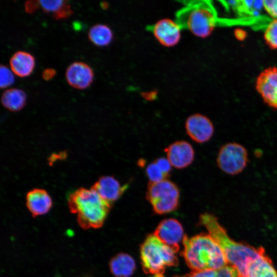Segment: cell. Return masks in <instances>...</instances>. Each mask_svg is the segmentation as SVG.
<instances>
[{"mask_svg": "<svg viewBox=\"0 0 277 277\" xmlns=\"http://www.w3.org/2000/svg\"><path fill=\"white\" fill-rule=\"evenodd\" d=\"M25 10L26 12L31 14L34 13L41 7L39 1H28L25 3Z\"/></svg>", "mask_w": 277, "mask_h": 277, "instance_id": "f1b7e54d", "label": "cell"}, {"mask_svg": "<svg viewBox=\"0 0 277 277\" xmlns=\"http://www.w3.org/2000/svg\"><path fill=\"white\" fill-rule=\"evenodd\" d=\"M146 172L150 182L151 183L161 182L167 177L154 162L147 166Z\"/></svg>", "mask_w": 277, "mask_h": 277, "instance_id": "603a6c76", "label": "cell"}, {"mask_svg": "<svg viewBox=\"0 0 277 277\" xmlns=\"http://www.w3.org/2000/svg\"><path fill=\"white\" fill-rule=\"evenodd\" d=\"M68 204L71 212L77 214L78 223L84 229L101 227L111 205L92 188H81L70 193Z\"/></svg>", "mask_w": 277, "mask_h": 277, "instance_id": "3957f363", "label": "cell"}, {"mask_svg": "<svg viewBox=\"0 0 277 277\" xmlns=\"http://www.w3.org/2000/svg\"><path fill=\"white\" fill-rule=\"evenodd\" d=\"M182 242V255L192 271L219 269L228 265L221 247L208 233L191 238L185 235Z\"/></svg>", "mask_w": 277, "mask_h": 277, "instance_id": "7a4b0ae2", "label": "cell"}, {"mask_svg": "<svg viewBox=\"0 0 277 277\" xmlns=\"http://www.w3.org/2000/svg\"><path fill=\"white\" fill-rule=\"evenodd\" d=\"M234 34L239 40H243L246 36V33L243 30L238 29L235 30Z\"/></svg>", "mask_w": 277, "mask_h": 277, "instance_id": "4dcf8cb0", "label": "cell"}, {"mask_svg": "<svg viewBox=\"0 0 277 277\" xmlns=\"http://www.w3.org/2000/svg\"><path fill=\"white\" fill-rule=\"evenodd\" d=\"M164 151L172 167L177 169L187 167L194 160V149L192 146L186 141L175 142L167 147Z\"/></svg>", "mask_w": 277, "mask_h": 277, "instance_id": "7c38bea8", "label": "cell"}, {"mask_svg": "<svg viewBox=\"0 0 277 277\" xmlns=\"http://www.w3.org/2000/svg\"><path fill=\"white\" fill-rule=\"evenodd\" d=\"M111 272L115 277H130L134 272L135 262L126 253H119L111 259L109 263Z\"/></svg>", "mask_w": 277, "mask_h": 277, "instance_id": "ac0fdd59", "label": "cell"}, {"mask_svg": "<svg viewBox=\"0 0 277 277\" xmlns=\"http://www.w3.org/2000/svg\"><path fill=\"white\" fill-rule=\"evenodd\" d=\"M105 201L111 204L118 200L127 188V185H122L112 176L99 178L91 187Z\"/></svg>", "mask_w": 277, "mask_h": 277, "instance_id": "5bb4252c", "label": "cell"}, {"mask_svg": "<svg viewBox=\"0 0 277 277\" xmlns=\"http://www.w3.org/2000/svg\"><path fill=\"white\" fill-rule=\"evenodd\" d=\"M263 7L271 16L277 18V0L263 1Z\"/></svg>", "mask_w": 277, "mask_h": 277, "instance_id": "83f0119b", "label": "cell"}, {"mask_svg": "<svg viewBox=\"0 0 277 277\" xmlns=\"http://www.w3.org/2000/svg\"><path fill=\"white\" fill-rule=\"evenodd\" d=\"M163 243L176 252L183 242L184 230L182 224L174 219H167L160 223L153 233Z\"/></svg>", "mask_w": 277, "mask_h": 277, "instance_id": "9c48e42d", "label": "cell"}, {"mask_svg": "<svg viewBox=\"0 0 277 277\" xmlns=\"http://www.w3.org/2000/svg\"><path fill=\"white\" fill-rule=\"evenodd\" d=\"M246 277H277V270L265 250L248 265Z\"/></svg>", "mask_w": 277, "mask_h": 277, "instance_id": "2e32d148", "label": "cell"}, {"mask_svg": "<svg viewBox=\"0 0 277 277\" xmlns=\"http://www.w3.org/2000/svg\"><path fill=\"white\" fill-rule=\"evenodd\" d=\"M88 35L90 41L99 47L108 45L113 37V32L110 28L102 24L92 26L88 31Z\"/></svg>", "mask_w": 277, "mask_h": 277, "instance_id": "ffe728a7", "label": "cell"}, {"mask_svg": "<svg viewBox=\"0 0 277 277\" xmlns=\"http://www.w3.org/2000/svg\"><path fill=\"white\" fill-rule=\"evenodd\" d=\"M9 63L12 72L21 77L30 75L35 67L34 56L24 51H18L14 53L10 58Z\"/></svg>", "mask_w": 277, "mask_h": 277, "instance_id": "e0dca14e", "label": "cell"}, {"mask_svg": "<svg viewBox=\"0 0 277 277\" xmlns=\"http://www.w3.org/2000/svg\"><path fill=\"white\" fill-rule=\"evenodd\" d=\"M52 205V200L44 189H34L27 194L26 206L34 217L47 213Z\"/></svg>", "mask_w": 277, "mask_h": 277, "instance_id": "9a60e30c", "label": "cell"}, {"mask_svg": "<svg viewBox=\"0 0 277 277\" xmlns=\"http://www.w3.org/2000/svg\"><path fill=\"white\" fill-rule=\"evenodd\" d=\"M184 3V6L176 14V22L181 28L187 29L198 37L209 36L216 25L215 16L210 6L202 1Z\"/></svg>", "mask_w": 277, "mask_h": 277, "instance_id": "277c9868", "label": "cell"}, {"mask_svg": "<svg viewBox=\"0 0 277 277\" xmlns=\"http://www.w3.org/2000/svg\"><path fill=\"white\" fill-rule=\"evenodd\" d=\"M216 162L219 168L223 172L229 175H237L247 166L249 162L248 151L239 143H226L220 149Z\"/></svg>", "mask_w": 277, "mask_h": 277, "instance_id": "52a82bcc", "label": "cell"}, {"mask_svg": "<svg viewBox=\"0 0 277 277\" xmlns=\"http://www.w3.org/2000/svg\"><path fill=\"white\" fill-rule=\"evenodd\" d=\"M264 38L270 49H277V19L272 21L268 25L264 32Z\"/></svg>", "mask_w": 277, "mask_h": 277, "instance_id": "7402d4cb", "label": "cell"}, {"mask_svg": "<svg viewBox=\"0 0 277 277\" xmlns=\"http://www.w3.org/2000/svg\"><path fill=\"white\" fill-rule=\"evenodd\" d=\"M12 71L5 65L0 67V87L5 88L12 85L14 82V77Z\"/></svg>", "mask_w": 277, "mask_h": 277, "instance_id": "cb8c5ba5", "label": "cell"}, {"mask_svg": "<svg viewBox=\"0 0 277 277\" xmlns=\"http://www.w3.org/2000/svg\"><path fill=\"white\" fill-rule=\"evenodd\" d=\"M68 1L64 4L57 11L53 13V17L57 20L69 17L73 13L71 6L67 4Z\"/></svg>", "mask_w": 277, "mask_h": 277, "instance_id": "484cf974", "label": "cell"}, {"mask_svg": "<svg viewBox=\"0 0 277 277\" xmlns=\"http://www.w3.org/2000/svg\"><path fill=\"white\" fill-rule=\"evenodd\" d=\"M154 162L167 176H169L172 166L167 158L159 157L156 159Z\"/></svg>", "mask_w": 277, "mask_h": 277, "instance_id": "4316f807", "label": "cell"}, {"mask_svg": "<svg viewBox=\"0 0 277 277\" xmlns=\"http://www.w3.org/2000/svg\"><path fill=\"white\" fill-rule=\"evenodd\" d=\"M173 277H239V274L235 268L227 265L219 269L192 271L183 275Z\"/></svg>", "mask_w": 277, "mask_h": 277, "instance_id": "44dd1931", "label": "cell"}, {"mask_svg": "<svg viewBox=\"0 0 277 277\" xmlns=\"http://www.w3.org/2000/svg\"><path fill=\"white\" fill-rule=\"evenodd\" d=\"M144 272L151 275L163 274L167 267L176 266V252L160 240L153 233L149 235L140 249Z\"/></svg>", "mask_w": 277, "mask_h": 277, "instance_id": "5b68a950", "label": "cell"}, {"mask_svg": "<svg viewBox=\"0 0 277 277\" xmlns=\"http://www.w3.org/2000/svg\"><path fill=\"white\" fill-rule=\"evenodd\" d=\"M255 88L266 104L277 109V67H269L261 72L256 80Z\"/></svg>", "mask_w": 277, "mask_h": 277, "instance_id": "ba28073f", "label": "cell"}, {"mask_svg": "<svg viewBox=\"0 0 277 277\" xmlns=\"http://www.w3.org/2000/svg\"><path fill=\"white\" fill-rule=\"evenodd\" d=\"M56 74V71L52 68L46 69L44 70L42 73L43 78L46 81L52 78Z\"/></svg>", "mask_w": 277, "mask_h": 277, "instance_id": "f546056e", "label": "cell"}, {"mask_svg": "<svg viewBox=\"0 0 277 277\" xmlns=\"http://www.w3.org/2000/svg\"><path fill=\"white\" fill-rule=\"evenodd\" d=\"M65 75L69 85L75 89L82 90L91 84L94 73L92 69L86 63L75 62L67 68Z\"/></svg>", "mask_w": 277, "mask_h": 277, "instance_id": "4fadbf2b", "label": "cell"}, {"mask_svg": "<svg viewBox=\"0 0 277 277\" xmlns=\"http://www.w3.org/2000/svg\"><path fill=\"white\" fill-rule=\"evenodd\" d=\"M146 197L154 211L162 214L176 209L179 205L180 191L173 182L166 179L156 183L149 182Z\"/></svg>", "mask_w": 277, "mask_h": 277, "instance_id": "8992f818", "label": "cell"}, {"mask_svg": "<svg viewBox=\"0 0 277 277\" xmlns=\"http://www.w3.org/2000/svg\"><path fill=\"white\" fill-rule=\"evenodd\" d=\"M101 6L102 9H106L108 8V4L106 2H102Z\"/></svg>", "mask_w": 277, "mask_h": 277, "instance_id": "1f68e13d", "label": "cell"}, {"mask_svg": "<svg viewBox=\"0 0 277 277\" xmlns=\"http://www.w3.org/2000/svg\"><path fill=\"white\" fill-rule=\"evenodd\" d=\"M26 94L21 89L11 88L5 91L1 97V102L4 107L10 111H18L25 105Z\"/></svg>", "mask_w": 277, "mask_h": 277, "instance_id": "d6986e66", "label": "cell"}, {"mask_svg": "<svg viewBox=\"0 0 277 277\" xmlns=\"http://www.w3.org/2000/svg\"><path fill=\"white\" fill-rule=\"evenodd\" d=\"M41 7L46 13H54L57 11L67 1L63 0L56 1H39Z\"/></svg>", "mask_w": 277, "mask_h": 277, "instance_id": "d4e9b609", "label": "cell"}, {"mask_svg": "<svg viewBox=\"0 0 277 277\" xmlns=\"http://www.w3.org/2000/svg\"><path fill=\"white\" fill-rule=\"evenodd\" d=\"M156 39L163 46L172 47L177 44L181 38V28L178 24L170 19H163L148 26Z\"/></svg>", "mask_w": 277, "mask_h": 277, "instance_id": "8fae6325", "label": "cell"}, {"mask_svg": "<svg viewBox=\"0 0 277 277\" xmlns=\"http://www.w3.org/2000/svg\"><path fill=\"white\" fill-rule=\"evenodd\" d=\"M185 128L190 138L199 143H204L210 140L214 130L211 121L201 114L189 116L185 123Z\"/></svg>", "mask_w": 277, "mask_h": 277, "instance_id": "30bf717a", "label": "cell"}, {"mask_svg": "<svg viewBox=\"0 0 277 277\" xmlns=\"http://www.w3.org/2000/svg\"><path fill=\"white\" fill-rule=\"evenodd\" d=\"M199 222L221 247L228 265L236 269L239 277H246L248 265L265 250L264 248L234 241L229 236L226 230L212 214H202Z\"/></svg>", "mask_w": 277, "mask_h": 277, "instance_id": "6da1fadb", "label": "cell"}, {"mask_svg": "<svg viewBox=\"0 0 277 277\" xmlns=\"http://www.w3.org/2000/svg\"><path fill=\"white\" fill-rule=\"evenodd\" d=\"M151 277H164L163 274H155L152 275Z\"/></svg>", "mask_w": 277, "mask_h": 277, "instance_id": "d6a6232c", "label": "cell"}]
</instances>
